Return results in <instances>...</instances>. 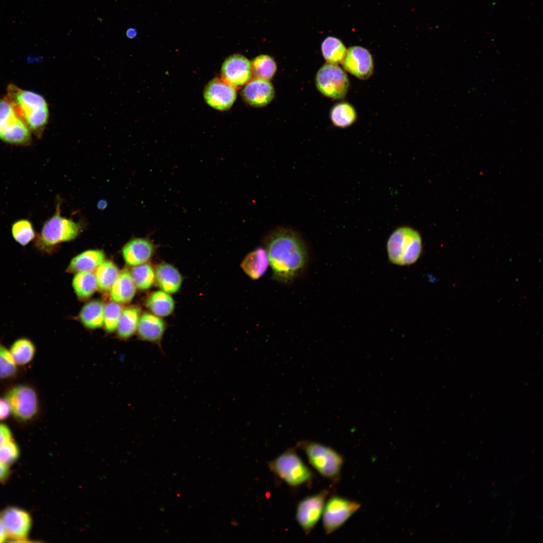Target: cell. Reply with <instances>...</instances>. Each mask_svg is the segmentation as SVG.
<instances>
[{"label": "cell", "instance_id": "cell-21", "mask_svg": "<svg viewBox=\"0 0 543 543\" xmlns=\"http://www.w3.org/2000/svg\"><path fill=\"white\" fill-rule=\"evenodd\" d=\"M136 287L131 273L126 269L123 270L111 287L110 296L113 301L118 303H127L134 297Z\"/></svg>", "mask_w": 543, "mask_h": 543}, {"label": "cell", "instance_id": "cell-12", "mask_svg": "<svg viewBox=\"0 0 543 543\" xmlns=\"http://www.w3.org/2000/svg\"><path fill=\"white\" fill-rule=\"evenodd\" d=\"M0 521L11 541H28L26 540L32 523L28 512L16 507H7L0 512Z\"/></svg>", "mask_w": 543, "mask_h": 543}, {"label": "cell", "instance_id": "cell-4", "mask_svg": "<svg viewBox=\"0 0 543 543\" xmlns=\"http://www.w3.org/2000/svg\"><path fill=\"white\" fill-rule=\"evenodd\" d=\"M386 248L391 263L400 266L409 265L415 263L421 255L422 237L415 229L400 226L389 236Z\"/></svg>", "mask_w": 543, "mask_h": 543}, {"label": "cell", "instance_id": "cell-32", "mask_svg": "<svg viewBox=\"0 0 543 543\" xmlns=\"http://www.w3.org/2000/svg\"><path fill=\"white\" fill-rule=\"evenodd\" d=\"M252 73L257 78L270 80L277 70L274 59L269 55L262 54L255 57L251 62Z\"/></svg>", "mask_w": 543, "mask_h": 543}, {"label": "cell", "instance_id": "cell-24", "mask_svg": "<svg viewBox=\"0 0 543 543\" xmlns=\"http://www.w3.org/2000/svg\"><path fill=\"white\" fill-rule=\"evenodd\" d=\"M105 305L99 300H93L81 309L79 317L83 325L89 329L101 327L104 324Z\"/></svg>", "mask_w": 543, "mask_h": 543}, {"label": "cell", "instance_id": "cell-7", "mask_svg": "<svg viewBox=\"0 0 543 543\" xmlns=\"http://www.w3.org/2000/svg\"><path fill=\"white\" fill-rule=\"evenodd\" d=\"M11 413L17 421L28 422L37 416L39 402L35 389L28 384H19L8 389L5 394Z\"/></svg>", "mask_w": 543, "mask_h": 543}, {"label": "cell", "instance_id": "cell-9", "mask_svg": "<svg viewBox=\"0 0 543 543\" xmlns=\"http://www.w3.org/2000/svg\"><path fill=\"white\" fill-rule=\"evenodd\" d=\"M315 83L318 90L324 96L341 99L346 95L349 81L345 71L338 65L327 63L318 71Z\"/></svg>", "mask_w": 543, "mask_h": 543}, {"label": "cell", "instance_id": "cell-42", "mask_svg": "<svg viewBox=\"0 0 543 543\" xmlns=\"http://www.w3.org/2000/svg\"><path fill=\"white\" fill-rule=\"evenodd\" d=\"M105 205H105V202H103V201H101V202L100 203V204H98V206H100V208L101 209H102V208H104V207H105Z\"/></svg>", "mask_w": 543, "mask_h": 543}, {"label": "cell", "instance_id": "cell-35", "mask_svg": "<svg viewBox=\"0 0 543 543\" xmlns=\"http://www.w3.org/2000/svg\"><path fill=\"white\" fill-rule=\"evenodd\" d=\"M122 310L120 303L114 301L105 306L103 325L108 332H112L117 329Z\"/></svg>", "mask_w": 543, "mask_h": 543}, {"label": "cell", "instance_id": "cell-17", "mask_svg": "<svg viewBox=\"0 0 543 543\" xmlns=\"http://www.w3.org/2000/svg\"><path fill=\"white\" fill-rule=\"evenodd\" d=\"M166 328V323L161 317L145 312L140 317L137 331L141 340L156 344L162 351L161 341Z\"/></svg>", "mask_w": 543, "mask_h": 543}, {"label": "cell", "instance_id": "cell-16", "mask_svg": "<svg viewBox=\"0 0 543 543\" xmlns=\"http://www.w3.org/2000/svg\"><path fill=\"white\" fill-rule=\"evenodd\" d=\"M156 247L147 238H134L128 242L122 249V256L126 263L135 266L146 263L155 253Z\"/></svg>", "mask_w": 543, "mask_h": 543}, {"label": "cell", "instance_id": "cell-19", "mask_svg": "<svg viewBox=\"0 0 543 543\" xmlns=\"http://www.w3.org/2000/svg\"><path fill=\"white\" fill-rule=\"evenodd\" d=\"M155 283L160 290L169 294L177 293L180 289L183 277L173 265L162 262L154 269Z\"/></svg>", "mask_w": 543, "mask_h": 543}, {"label": "cell", "instance_id": "cell-8", "mask_svg": "<svg viewBox=\"0 0 543 543\" xmlns=\"http://www.w3.org/2000/svg\"><path fill=\"white\" fill-rule=\"evenodd\" d=\"M0 140L16 145H28L31 132L17 116L11 105L0 98Z\"/></svg>", "mask_w": 543, "mask_h": 543}, {"label": "cell", "instance_id": "cell-14", "mask_svg": "<svg viewBox=\"0 0 543 543\" xmlns=\"http://www.w3.org/2000/svg\"><path fill=\"white\" fill-rule=\"evenodd\" d=\"M236 96L234 86L222 78L217 77L209 81L204 91L207 104L219 111L229 109L235 101Z\"/></svg>", "mask_w": 543, "mask_h": 543}, {"label": "cell", "instance_id": "cell-15", "mask_svg": "<svg viewBox=\"0 0 543 543\" xmlns=\"http://www.w3.org/2000/svg\"><path fill=\"white\" fill-rule=\"evenodd\" d=\"M251 62L238 54L227 57L221 67L222 78L234 87L246 84L252 77Z\"/></svg>", "mask_w": 543, "mask_h": 543}, {"label": "cell", "instance_id": "cell-34", "mask_svg": "<svg viewBox=\"0 0 543 543\" xmlns=\"http://www.w3.org/2000/svg\"><path fill=\"white\" fill-rule=\"evenodd\" d=\"M9 350L0 342V380L15 377L18 368Z\"/></svg>", "mask_w": 543, "mask_h": 543}, {"label": "cell", "instance_id": "cell-26", "mask_svg": "<svg viewBox=\"0 0 543 543\" xmlns=\"http://www.w3.org/2000/svg\"><path fill=\"white\" fill-rule=\"evenodd\" d=\"M72 287L80 299H86L90 297L98 288L95 274L92 272L76 273L72 280Z\"/></svg>", "mask_w": 543, "mask_h": 543}, {"label": "cell", "instance_id": "cell-2", "mask_svg": "<svg viewBox=\"0 0 543 543\" xmlns=\"http://www.w3.org/2000/svg\"><path fill=\"white\" fill-rule=\"evenodd\" d=\"M4 99L31 133L40 137L49 119L48 106L44 98L38 94L10 84Z\"/></svg>", "mask_w": 543, "mask_h": 543}, {"label": "cell", "instance_id": "cell-33", "mask_svg": "<svg viewBox=\"0 0 543 543\" xmlns=\"http://www.w3.org/2000/svg\"><path fill=\"white\" fill-rule=\"evenodd\" d=\"M11 232L14 240L23 246L34 240L36 236L32 223L27 219L15 221L12 225Z\"/></svg>", "mask_w": 543, "mask_h": 543}, {"label": "cell", "instance_id": "cell-25", "mask_svg": "<svg viewBox=\"0 0 543 543\" xmlns=\"http://www.w3.org/2000/svg\"><path fill=\"white\" fill-rule=\"evenodd\" d=\"M140 309L131 306L123 309L117 328L118 336L123 339L131 337L137 331Z\"/></svg>", "mask_w": 543, "mask_h": 543}, {"label": "cell", "instance_id": "cell-41", "mask_svg": "<svg viewBox=\"0 0 543 543\" xmlns=\"http://www.w3.org/2000/svg\"><path fill=\"white\" fill-rule=\"evenodd\" d=\"M137 30L133 28H128L126 31V36L129 38H134L137 35Z\"/></svg>", "mask_w": 543, "mask_h": 543}, {"label": "cell", "instance_id": "cell-5", "mask_svg": "<svg viewBox=\"0 0 543 543\" xmlns=\"http://www.w3.org/2000/svg\"><path fill=\"white\" fill-rule=\"evenodd\" d=\"M296 446L304 452L309 463L320 475L333 483L338 481L343 463L341 455L330 447L310 440L299 441Z\"/></svg>", "mask_w": 543, "mask_h": 543}, {"label": "cell", "instance_id": "cell-23", "mask_svg": "<svg viewBox=\"0 0 543 543\" xmlns=\"http://www.w3.org/2000/svg\"><path fill=\"white\" fill-rule=\"evenodd\" d=\"M145 305L152 314L160 317L170 315L175 308L172 297L161 290L151 293L146 299Z\"/></svg>", "mask_w": 543, "mask_h": 543}, {"label": "cell", "instance_id": "cell-20", "mask_svg": "<svg viewBox=\"0 0 543 543\" xmlns=\"http://www.w3.org/2000/svg\"><path fill=\"white\" fill-rule=\"evenodd\" d=\"M269 265L266 250L259 247L249 252L243 259L241 267L251 279L257 280L266 272Z\"/></svg>", "mask_w": 543, "mask_h": 543}, {"label": "cell", "instance_id": "cell-3", "mask_svg": "<svg viewBox=\"0 0 543 543\" xmlns=\"http://www.w3.org/2000/svg\"><path fill=\"white\" fill-rule=\"evenodd\" d=\"M60 206L59 202L54 214L46 221L40 233L36 235L34 246L39 251H52L59 244L75 239L82 229L81 223L61 215Z\"/></svg>", "mask_w": 543, "mask_h": 543}, {"label": "cell", "instance_id": "cell-28", "mask_svg": "<svg viewBox=\"0 0 543 543\" xmlns=\"http://www.w3.org/2000/svg\"><path fill=\"white\" fill-rule=\"evenodd\" d=\"M119 269L113 262L104 260L95 270L98 288L102 291H109L119 274Z\"/></svg>", "mask_w": 543, "mask_h": 543}, {"label": "cell", "instance_id": "cell-13", "mask_svg": "<svg viewBox=\"0 0 543 543\" xmlns=\"http://www.w3.org/2000/svg\"><path fill=\"white\" fill-rule=\"evenodd\" d=\"M341 63L345 70L359 79H368L374 72L373 56L368 49L361 46L349 47Z\"/></svg>", "mask_w": 543, "mask_h": 543}, {"label": "cell", "instance_id": "cell-6", "mask_svg": "<svg viewBox=\"0 0 543 543\" xmlns=\"http://www.w3.org/2000/svg\"><path fill=\"white\" fill-rule=\"evenodd\" d=\"M271 472L292 487L311 483L314 475L297 454L290 448L268 463Z\"/></svg>", "mask_w": 543, "mask_h": 543}, {"label": "cell", "instance_id": "cell-38", "mask_svg": "<svg viewBox=\"0 0 543 543\" xmlns=\"http://www.w3.org/2000/svg\"><path fill=\"white\" fill-rule=\"evenodd\" d=\"M11 413V409L7 401L0 398V420L7 419Z\"/></svg>", "mask_w": 543, "mask_h": 543}, {"label": "cell", "instance_id": "cell-1", "mask_svg": "<svg viewBox=\"0 0 543 543\" xmlns=\"http://www.w3.org/2000/svg\"><path fill=\"white\" fill-rule=\"evenodd\" d=\"M264 244L274 279L290 283L304 272L308 262V252L297 232L279 227L267 234Z\"/></svg>", "mask_w": 543, "mask_h": 543}, {"label": "cell", "instance_id": "cell-22", "mask_svg": "<svg viewBox=\"0 0 543 543\" xmlns=\"http://www.w3.org/2000/svg\"><path fill=\"white\" fill-rule=\"evenodd\" d=\"M105 259L104 252L99 249L84 251L74 257L70 261L67 271L77 273L80 272H93Z\"/></svg>", "mask_w": 543, "mask_h": 543}, {"label": "cell", "instance_id": "cell-18", "mask_svg": "<svg viewBox=\"0 0 543 543\" xmlns=\"http://www.w3.org/2000/svg\"><path fill=\"white\" fill-rule=\"evenodd\" d=\"M241 95L248 105L262 107L268 104L274 99L275 89L268 80L255 78L248 81L243 88Z\"/></svg>", "mask_w": 543, "mask_h": 543}, {"label": "cell", "instance_id": "cell-30", "mask_svg": "<svg viewBox=\"0 0 543 543\" xmlns=\"http://www.w3.org/2000/svg\"><path fill=\"white\" fill-rule=\"evenodd\" d=\"M321 50L326 62L334 64L342 63L347 51L345 46L339 39L332 36L327 37L323 41Z\"/></svg>", "mask_w": 543, "mask_h": 543}, {"label": "cell", "instance_id": "cell-27", "mask_svg": "<svg viewBox=\"0 0 543 543\" xmlns=\"http://www.w3.org/2000/svg\"><path fill=\"white\" fill-rule=\"evenodd\" d=\"M9 350L16 364L23 366L33 359L36 352V347L32 340L24 337L17 339L12 343Z\"/></svg>", "mask_w": 543, "mask_h": 543}, {"label": "cell", "instance_id": "cell-11", "mask_svg": "<svg viewBox=\"0 0 543 543\" xmlns=\"http://www.w3.org/2000/svg\"><path fill=\"white\" fill-rule=\"evenodd\" d=\"M329 492L325 489L308 496L298 504L296 519L306 534H309L320 519Z\"/></svg>", "mask_w": 543, "mask_h": 543}, {"label": "cell", "instance_id": "cell-10", "mask_svg": "<svg viewBox=\"0 0 543 543\" xmlns=\"http://www.w3.org/2000/svg\"><path fill=\"white\" fill-rule=\"evenodd\" d=\"M325 503L322 524L327 534L340 527L360 507L358 503L336 495L331 496Z\"/></svg>", "mask_w": 543, "mask_h": 543}, {"label": "cell", "instance_id": "cell-40", "mask_svg": "<svg viewBox=\"0 0 543 543\" xmlns=\"http://www.w3.org/2000/svg\"><path fill=\"white\" fill-rule=\"evenodd\" d=\"M8 538L5 529L0 521V542H4Z\"/></svg>", "mask_w": 543, "mask_h": 543}, {"label": "cell", "instance_id": "cell-39", "mask_svg": "<svg viewBox=\"0 0 543 543\" xmlns=\"http://www.w3.org/2000/svg\"><path fill=\"white\" fill-rule=\"evenodd\" d=\"M10 475L8 466L0 462V482L6 481Z\"/></svg>", "mask_w": 543, "mask_h": 543}, {"label": "cell", "instance_id": "cell-29", "mask_svg": "<svg viewBox=\"0 0 543 543\" xmlns=\"http://www.w3.org/2000/svg\"><path fill=\"white\" fill-rule=\"evenodd\" d=\"M330 118L334 125L346 128L356 121L357 114L354 108L347 102H340L334 105L330 112Z\"/></svg>", "mask_w": 543, "mask_h": 543}, {"label": "cell", "instance_id": "cell-36", "mask_svg": "<svg viewBox=\"0 0 543 543\" xmlns=\"http://www.w3.org/2000/svg\"><path fill=\"white\" fill-rule=\"evenodd\" d=\"M19 455V448L13 440L0 446V462L8 466L15 463Z\"/></svg>", "mask_w": 543, "mask_h": 543}, {"label": "cell", "instance_id": "cell-37", "mask_svg": "<svg viewBox=\"0 0 543 543\" xmlns=\"http://www.w3.org/2000/svg\"><path fill=\"white\" fill-rule=\"evenodd\" d=\"M13 440L9 427L5 424L0 423V446Z\"/></svg>", "mask_w": 543, "mask_h": 543}, {"label": "cell", "instance_id": "cell-31", "mask_svg": "<svg viewBox=\"0 0 543 543\" xmlns=\"http://www.w3.org/2000/svg\"><path fill=\"white\" fill-rule=\"evenodd\" d=\"M130 273L136 288L139 290H148L155 283L154 269L149 263L133 266Z\"/></svg>", "mask_w": 543, "mask_h": 543}]
</instances>
